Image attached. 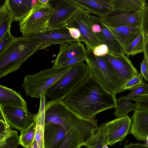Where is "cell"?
<instances>
[{"label":"cell","instance_id":"6da1fadb","mask_svg":"<svg viewBox=\"0 0 148 148\" xmlns=\"http://www.w3.org/2000/svg\"><path fill=\"white\" fill-rule=\"evenodd\" d=\"M64 101L70 109L89 119H94L98 114L117 107L116 95L89 75Z\"/></svg>","mask_w":148,"mask_h":148},{"label":"cell","instance_id":"7a4b0ae2","mask_svg":"<svg viewBox=\"0 0 148 148\" xmlns=\"http://www.w3.org/2000/svg\"><path fill=\"white\" fill-rule=\"evenodd\" d=\"M43 42L31 36L15 38L8 47L0 54V78L19 69L22 64L39 50Z\"/></svg>","mask_w":148,"mask_h":148},{"label":"cell","instance_id":"3957f363","mask_svg":"<svg viewBox=\"0 0 148 148\" xmlns=\"http://www.w3.org/2000/svg\"><path fill=\"white\" fill-rule=\"evenodd\" d=\"M83 47L89 75L115 95L124 92L123 87L126 81L114 71L103 57L95 55L92 50L87 49L84 44Z\"/></svg>","mask_w":148,"mask_h":148},{"label":"cell","instance_id":"277c9868","mask_svg":"<svg viewBox=\"0 0 148 148\" xmlns=\"http://www.w3.org/2000/svg\"><path fill=\"white\" fill-rule=\"evenodd\" d=\"M71 67L45 69L36 74L26 75L22 86L26 96L39 98L45 95L48 90L63 76Z\"/></svg>","mask_w":148,"mask_h":148},{"label":"cell","instance_id":"5b68a950","mask_svg":"<svg viewBox=\"0 0 148 148\" xmlns=\"http://www.w3.org/2000/svg\"><path fill=\"white\" fill-rule=\"evenodd\" d=\"M89 73L88 67L84 62L72 66L63 76L48 90L45 95L52 100H64Z\"/></svg>","mask_w":148,"mask_h":148},{"label":"cell","instance_id":"8992f818","mask_svg":"<svg viewBox=\"0 0 148 148\" xmlns=\"http://www.w3.org/2000/svg\"><path fill=\"white\" fill-rule=\"evenodd\" d=\"M49 2L43 3L38 0L27 15L19 22L20 32L23 36L38 35L44 33L47 30L49 19L54 11Z\"/></svg>","mask_w":148,"mask_h":148},{"label":"cell","instance_id":"52a82bcc","mask_svg":"<svg viewBox=\"0 0 148 148\" xmlns=\"http://www.w3.org/2000/svg\"><path fill=\"white\" fill-rule=\"evenodd\" d=\"M89 14L80 8L68 19L63 27L78 29L80 33V39L82 42L85 43L87 49L92 50L95 47L101 44L92 31Z\"/></svg>","mask_w":148,"mask_h":148},{"label":"cell","instance_id":"ba28073f","mask_svg":"<svg viewBox=\"0 0 148 148\" xmlns=\"http://www.w3.org/2000/svg\"><path fill=\"white\" fill-rule=\"evenodd\" d=\"M92 31L101 44L107 45L109 53L116 55H125V51L103 21L102 18L89 14Z\"/></svg>","mask_w":148,"mask_h":148},{"label":"cell","instance_id":"9c48e42d","mask_svg":"<svg viewBox=\"0 0 148 148\" xmlns=\"http://www.w3.org/2000/svg\"><path fill=\"white\" fill-rule=\"evenodd\" d=\"M0 119L6 121L11 128L21 132L35 121V114L23 109L0 106Z\"/></svg>","mask_w":148,"mask_h":148},{"label":"cell","instance_id":"30bf717a","mask_svg":"<svg viewBox=\"0 0 148 148\" xmlns=\"http://www.w3.org/2000/svg\"><path fill=\"white\" fill-rule=\"evenodd\" d=\"M54 11L51 17L48 28L63 27L69 19L80 8L72 0H49Z\"/></svg>","mask_w":148,"mask_h":148},{"label":"cell","instance_id":"8fae6325","mask_svg":"<svg viewBox=\"0 0 148 148\" xmlns=\"http://www.w3.org/2000/svg\"><path fill=\"white\" fill-rule=\"evenodd\" d=\"M131 123L128 115L104 123L106 145L111 146L123 141L130 133Z\"/></svg>","mask_w":148,"mask_h":148},{"label":"cell","instance_id":"7c38bea8","mask_svg":"<svg viewBox=\"0 0 148 148\" xmlns=\"http://www.w3.org/2000/svg\"><path fill=\"white\" fill-rule=\"evenodd\" d=\"M142 11H125L114 9L102 18L104 23L108 27H140Z\"/></svg>","mask_w":148,"mask_h":148},{"label":"cell","instance_id":"4fadbf2b","mask_svg":"<svg viewBox=\"0 0 148 148\" xmlns=\"http://www.w3.org/2000/svg\"><path fill=\"white\" fill-rule=\"evenodd\" d=\"M103 57L114 71L126 81L139 73L125 55H116L108 53Z\"/></svg>","mask_w":148,"mask_h":148},{"label":"cell","instance_id":"5bb4252c","mask_svg":"<svg viewBox=\"0 0 148 148\" xmlns=\"http://www.w3.org/2000/svg\"><path fill=\"white\" fill-rule=\"evenodd\" d=\"M31 36L43 42V43L41 50L45 49L53 45H61L68 42L80 41L72 37L67 27L48 28L44 33Z\"/></svg>","mask_w":148,"mask_h":148},{"label":"cell","instance_id":"9a60e30c","mask_svg":"<svg viewBox=\"0 0 148 148\" xmlns=\"http://www.w3.org/2000/svg\"><path fill=\"white\" fill-rule=\"evenodd\" d=\"M90 14L103 17L114 10L113 0H72Z\"/></svg>","mask_w":148,"mask_h":148},{"label":"cell","instance_id":"2e32d148","mask_svg":"<svg viewBox=\"0 0 148 148\" xmlns=\"http://www.w3.org/2000/svg\"><path fill=\"white\" fill-rule=\"evenodd\" d=\"M131 118L132 123L130 133L138 140L145 141L148 135V110H136Z\"/></svg>","mask_w":148,"mask_h":148},{"label":"cell","instance_id":"e0dca14e","mask_svg":"<svg viewBox=\"0 0 148 148\" xmlns=\"http://www.w3.org/2000/svg\"><path fill=\"white\" fill-rule=\"evenodd\" d=\"M84 45L79 41L68 42L60 45L59 52L52 67L60 68L69 60L84 54Z\"/></svg>","mask_w":148,"mask_h":148},{"label":"cell","instance_id":"ac0fdd59","mask_svg":"<svg viewBox=\"0 0 148 148\" xmlns=\"http://www.w3.org/2000/svg\"><path fill=\"white\" fill-rule=\"evenodd\" d=\"M108 27L125 51L142 33L140 27Z\"/></svg>","mask_w":148,"mask_h":148},{"label":"cell","instance_id":"d6986e66","mask_svg":"<svg viewBox=\"0 0 148 148\" xmlns=\"http://www.w3.org/2000/svg\"><path fill=\"white\" fill-rule=\"evenodd\" d=\"M65 137V132L60 125L51 122H45L44 143L45 148H59Z\"/></svg>","mask_w":148,"mask_h":148},{"label":"cell","instance_id":"ffe728a7","mask_svg":"<svg viewBox=\"0 0 148 148\" xmlns=\"http://www.w3.org/2000/svg\"><path fill=\"white\" fill-rule=\"evenodd\" d=\"M0 106L17 107L28 111L26 102L21 94L1 85H0Z\"/></svg>","mask_w":148,"mask_h":148},{"label":"cell","instance_id":"44dd1931","mask_svg":"<svg viewBox=\"0 0 148 148\" xmlns=\"http://www.w3.org/2000/svg\"><path fill=\"white\" fill-rule=\"evenodd\" d=\"M37 2L38 0H5L4 3L12 15L14 21L20 22Z\"/></svg>","mask_w":148,"mask_h":148},{"label":"cell","instance_id":"7402d4cb","mask_svg":"<svg viewBox=\"0 0 148 148\" xmlns=\"http://www.w3.org/2000/svg\"><path fill=\"white\" fill-rule=\"evenodd\" d=\"M147 5L145 0H113L114 10L138 11Z\"/></svg>","mask_w":148,"mask_h":148},{"label":"cell","instance_id":"603a6c76","mask_svg":"<svg viewBox=\"0 0 148 148\" xmlns=\"http://www.w3.org/2000/svg\"><path fill=\"white\" fill-rule=\"evenodd\" d=\"M116 103L117 107L114 115L118 118L125 116L129 112L139 109L137 103H133L131 100L124 99L121 97L116 99Z\"/></svg>","mask_w":148,"mask_h":148},{"label":"cell","instance_id":"cb8c5ba5","mask_svg":"<svg viewBox=\"0 0 148 148\" xmlns=\"http://www.w3.org/2000/svg\"><path fill=\"white\" fill-rule=\"evenodd\" d=\"M146 49V37L142 32L141 34L136 38L125 51V55L127 57L137 54L145 53Z\"/></svg>","mask_w":148,"mask_h":148},{"label":"cell","instance_id":"d4e9b609","mask_svg":"<svg viewBox=\"0 0 148 148\" xmlns=\"http://www.w3.org/2000/svg\"><path fill=\"white\" fill-rule=\"evenodd\" d=\"M13 16L4 3L0 8V38L8 30L10 29Z\"/></svg>","mask_w":148,"mask_h":148},{"label":"cell","instance_id":"484cf974","mask_svg":"<svg viewBox=\"0 0 148 148\" xmlns=\"http://www.w3.org/2000/svg\"><path fill=\"white\" fill-rule=\"evenodd\" d=\"M36 123L33 122L30 125L21 132L20 145L25 148H31L35 138Z\"/></svg>","mask_w":148,"mask_h":148},{"label":"cell","instance_id":"4316f807","mask_svg":"<svg viewBox=\"0 0 148 148\" xmlns=\"http://www.w3.org/2000/svg\"><path fill=\"white\" fill-rule=\"evenodd\" d=\"M19 145V136L16 130L0 137V148H17Z\"/></svg>","mask_w":148,"mask_h":148},{"label":"cell","instance_id":"83f0119b","mask_svg":"<svg viewBox=\"0 0 148 148\" xmlns=\"http://www.w3.org/2000/svg\"><path fill=\"white\" fill-rule=\"evenodd\" d=\"M91 142L93 146V148H103L106 144L104 123L98 127Z\"/></svg>","mask_w":148,"mask_h":148},{"label":"cell","instance_id":"f1b7e54d","mask_svg":"<svg viewBox=\"0 0 148 148\" xmlns=\"http://www.w3.org/2000/svg\"><path fill=\"white\" fill-rule=\"evenodd\" d=\"M141 31L146 37V49L145 53L148 63V5H146L142 11Z\"/></svg>","mask_w":148,"mask_h":148},{"label":"cell","instance_id":"f546056e","mask_svg":"<svg viewBox=\"0 0 148 148\" xmlns=\"http://www.w3.org/2000/svg\"><path fill=\"white\" fill-rule=\"evenodd\" d=\"M128 94L121 97L122 98L132 100L139 95L148 93V83L144 82L138 86L133 88Z\"/></svg>","mask_w":148,"mask_h":148},{"label":"cell","instance_id":"4dcf8cb0","mask_svg":"<svg viewBox=\"0 0 148 148\" xmlns=\"http://www.w3.org/2000/svg\"><path fill=\"white\" fill-rule=\"evenodd\" d=\"M143 76L141 73L133 76L126 81L123 86V89L125 91L131 90L133 88L142 84L144 82Z\"/></svg>","mask_w":148,"mask_h":148},{"label":"cell","instance_id":"1f68e13d","mask_svg":"<svg viewBox=\"0 0 148 148\" xmlns=\"http://www.w3.org/2000/svg\"><path fill=\"white\" fill-rule=\"evenodd\" d=\"M14 38L10 33V29L6 32L0 38V54L6 50Z\"/></svg>","mask_w":148,"mask_h":148},{"label":"cell","instance_id":"d6a6232c","mask_svg":"<svg viewBox=\"0 0 148 148\" xmlns=\"http://www.w3.org/2000/svg\"><path fill=\"white\" fill-rule=\"evenodd\" d=\"M86 59L84 54L77 56L69 60L63 64L61 67H70L79 63L86 61Z\"/></svg>","mask_w":148,"mask_h":148},{"label":"cell","instance_id":"836d02e7","mask_svg":"<svg viewBox=\"0 0 148 148\" xmlns=\"http://www.w3.org/2000/svg\"><path fill=\"white\" fill-rule=\"evenodd\" d=\"M92 52L96 56L103 57L108 53L109 49L107 45L102 44L95 47L92 50Z\"/></svg>","mask_w":148,"mask_h":148},{"label":"cell","instance_id":"e575fe53","mask_svg":"<svg viewBox=\"0 0 148 148\" xmlns=\"http://www.w3.org/2000/svg\"><path fill=\"white\" fill-rule=\"evenodd\" d=\"M140 72L146 81L148 82V63L147 57L144 54L143 59L140 64Z\"/></svg>","mask_w":148,"mask_h":148},{"label":"cell","instance_id":"d590c367","mask_svg":"<svg viewBox=\"0 0 148 148\" xmlns=\"http://www.w3.org/2000/svg\"><path fill=\"white\" fill-rule=\"evenodd\" d=\"M67 27L72 37L74 39L82 42L80 39L81 34L79 30L75 28Z\"/></svg>","mask_w":148,"mask_h":148},{"label":"cell","instance_id":"8d00e7d4","mask_svg":"<svg viewBox=\"0 0 148 148\" xmlns=\"http://www.w3.org/2000/svg\"><path fill=\"white\" fill-rule=\"evenodd\" d=\"M124 148H148V145L146 144L139 143H130L128 144L125 143L124 145Z\"/></svg>","mask_w":148,"mask_h":148},{"label":"cell","instance_id":"74e56055","mask_svg":"<svg viewBox=\"0 0 148 148\" xmlns=\"http://www.w3.org/2000/svg\"><path fill=\"white\" fill-rule=\"evenodd\" d=\"M31 148H38L37 143L36 140H34L32 146Z\"/></svg>","mask_w":148,"mask_h":148},{"label":"cell","instance_id":"f35d334b","mask_svg":"<svg viewBox=\"0 0 148 148\" xmlns=\"http://www.w3.org/2000/svg\"><path fill=\"white\" fill-rule=\"evenodd\" d=\"M38 1L42 3H46L49 1V0H38Z\"/></svg>","mask_w":148,"mask_h":148},{"label":"cell","instance_id":"ab89813d","mask_svg":"<svg viewBox=\"0 0 148 148\" xmlns=\"http://www.w3.org/2000/svg\"><path fill=\"white\" fill-rule=\"evenodd\" d=\"M93 145L91 141L89 144V145H88V146L86 147L85 148H93ZM80 148H81V147Z\"/></svg>","mask_w":148,"mask_h":148},{"label":"cell","instance_id":"60d3db41","mask_svg":"<svg viewBox=\"0 0 148 148\" xmlns=\"http://www.w3.org/2000/svg\"><path fill=\"white\" fill-rule=\"evenodd\" d=\"M145 142L146 144L148 145V135L146 137Z\"/></svg>","mask_w":148,"mask_h":148}]
</instances>
